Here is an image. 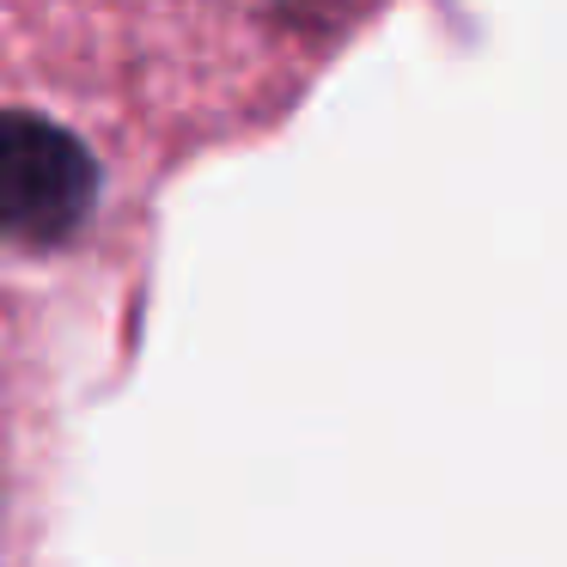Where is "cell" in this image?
<instances>
[{
  "instance_id": "cell-1",
  "label": "cell",
  "mask_w": 567,
  "mask_h": 567,
  "mask_svg": "<svg viewBox=\"0 0 567 567\" xmlns=\"http://www.w3.org/2000/svg\"><path fill=\"white\" fill-rule=\"evenodd\" d=\"M99 208V159L62 123L0 111V245L62 250Z\"/></svg>"
},
{
  "instance_id": "cell-2",
  "label": "cell",
  "mask_w": 567,
  "mask_h": 567,
  "mask_svg": "<svg viewBox=\"0 0 567 567\" xmlns=\"http://www.w3.org/2000/svg\"><path fill=\"white\" fill-rule=\"evenodd\" d=\"M275 7H336V0H275Z\"/></svg>"
}]
</instances>
